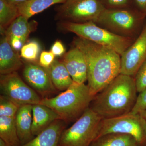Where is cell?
<instances>
[{"label": "cell", "mask_w": 146, "mask_h": 146, "mask_svg": "<svg viewBox=\"0 0 146 146\" xmlns=\"http://www.w3.org/2000/svg\"><path fill=\"white\" fill-rule=\"evenodd\" d=\"M73 44L85 57L87 85L90 94L95 96L120 74L121 55L111 49L78 36L74 38Z\"/></svg>", "instance_id": "1"}, {"label": "cell", "mask_w": 146, "mask_h": 146, "mask_svg": "<svg viewBox=\"0 0 146 146\" xmlns=\"http://www.w3.org/2000/svg\"><path fill=\"white\" fill-rule=\"evenodd\" d=\"M137 93L134 78L120 74L94 96L89 108L102 119L125 115L134 107Z\"/></svg>", "instance_id": "2"}, {"label": "cell", "mask_w": 146, "mask_h": 146, "mask_svg": "<svg viewBox=\"0 0 146 146\" xmlns=\"http://www.w3.org/2000/svg\"><path fill=\"white\" fill-rule=\"evenodd\" d=\"M94 97L87 84L74 82L56 96L43 98L39 104L52 109L65 122H72L76 121L89 108Z\"/></svg>", "instance_id": "3"}, {"label": "cell", "mask_w": 146, "mask_h": 146, "mask_svg": "<svg viewBox=\"0 0 146 146\" xmlns=\"http://www.w3.org/2000/svg\"><path fill=\"white\" fill-rule=\"evenodd\" d=\"M145 17L132 8L105 9L95 23L119 36L136 39Z\"/></svg>", "instance_id": "4"}, {"label": "cell", "mask_w": 146, "mask_h": 146, "mask_svg": "<svg viewBox=\"0 0 146 146\" xmlns=\"http://www.w3.org/2000/svg\"><path fill=\"white\" fill-rule=\"evenodd\" d=\"M59 27L62 30L111 49L121 56L136 40L119 36L92 22L77 23L62 21Z\"/></svg>", "instance_id": "5"}, {"label": "cell", "mask_w": 146, "mask_h": 146, "mask_svg": "<svg viewBox=\"0 0 146 146\" xmlns=\"http://www.w3.org/2000/svg\"><path fill=\"white\" fill-rule=\"evenodd\" d=\"M102 119L90 108L63 131L58 146H89L98 136Z\"/></svg>", "instance_id": "6"}, {"label": "cell", "mask_w": 146, "mask_h": 146, "mask_svg": "<svg viewBox=\"0 0 146 146\" xmlns=\"http://www.w3.org/2000/svg\"><path fill=\"white\" fill-rule=\"evenodd\" d=\"M110 133L128 134L135 138L138 146H146V124L140 113L130 112L116 117L102 119L97 138Z\"/></svg>", "instance_id": "7"}, {"label": "cell", "mask_w": 146, "mask_h": 146, "mask_svg": "<svg viewBox=\"0 0 146 146\" xmlns=\"http://www.w3.org/2000/svg\"><path fill=\"white\" fill-rule=\"evenodd\" d=\"M105 9L100 0H67L56 8V19L60 22L95 23Z\"/></svg>", "instance_id": "8"}, {"label": "cell", "mask_w": 146, "mask_h": 146, "mask_svg": "<svg viewBox=\"0 0 146 146\" xmlns=\"http://www.w3.org/2000/svg\"><path fill=\"white\" fill-rule=\"evenodd\" d=\"M1 95L21 106L40 103L42 99L34 89L26 84L16 72L1 75Z\"/></svg>", "instance_id": "9"}, {"label": "cell", "mask_w": 146, "mask_h": 146, "mask_svg": "<svg viewBox=\"0 0 146 146\" xmlns=\"http://www.w3.org/2000/svg\"><path fill=\"white\" fill-rule=\"evenodd\" d=\"M146 59V24L134 42L121 56L120 74L134 78Z\"/></svg>", "instance_id": "10"}, {"label": "cell", "mask_w": 146, "mask_h": 146, "mask_svg": "<svg viewBox=\"0 0 146 146\" xmlns=\"http://www.w3.org/2000/svg\"><path fill=\"white\" fill-rule=\"evenodd\" d=\"M26 81L36 93L47 96L56 91L46 68L34 63H26L23 71Z\"/></svg>", "instance_id": "11"}, {"label": "cell", "mask_w": 146, "mask_h": 146, "mask_svg": "<svg viewBox=\"0 0 146 146\" xmlns=\"http://www.w3.org/2000/svg\"><path fill=\"white\" fill-rule=\"evenodd\" d=\"M37 26L36 21L29 22L27 18L20 15L1 33L5 35L12 48L18 51L25 45L30 33L36 29Z\"/></svg>", "instance_id": "12"}, {"label": "cell", "mask_w": 146, "mask_h": 146, "mask_svg": "<svg viewBox=\"0 0 146 146\" xmlns=\"http://www.w3.org/2000/svg\"><path fill=\"white\" fill-rule=\"evenodd\" d=\"M63 62L73 81L84 83L87 80V68L83 53L77 47H73L64 54Z\"/></svg>", "instance_id": "13"}, {"label": "cell", "mask_w": 146, "mask_h": 146, "mask_svg": "<svg viewBox=\"0 0 146 146\" xmlns=\"http://www.w3.org/2000/svg\"><path fill=\"white\" fill-rule=\"evenodd\" d=\"M0 42V73L7 74L16 72L23 65L21 56L11 46L4 34Z\"/></svg>", "instance_id": "14"}, {"label": "cell", "mask_w": 146, "mask_h": 146, "mask_svg": "<svg viewBox=\"0 0 146 146\" xmlns=\"http://www.w3.org/2000/svg\"><path fill=\"white\" fill-rule=\"evenodd\" d=\"M65 123L61 119L55 121L30 141L19 146H58L61 133L65 129Z\"/></svg>", "instance_id": "15"}, {"label": "cell", "mask_w": 146, "mask_h": 146, "mask_svg": "<svg viewBox=\"0 0 146 146\" xmlns=\"http://www.w3.org/2000/svg\"><path fill=\"white\" fill-rule=\"evenodd\" d=\"M32 116L31 131L34 136H37L55 121L61 120L52 109L40 104L33 105Z\"/></svg>", "instance_id": "16"}, {"label": "cell", "mask_w": 146, "mask_h": 146, "mask_svg": "<svg viewBox=\"0 0 146 146\" xmlns=\"http://www.w3.org/2000/svg\"><path fill=\"white\" fill-rule=\"evenodd\" d=\"M32 105L26 104L21 106L15 117L17 133L21 145L28 143L34 137L31 131Z\"/></svg>", "instance_id": "17"}, {"label": "cell", "mask_w": 146, "mask_h": 146, "mask_svg": "<svg viewBox=\"0 0 146 146\" xmlns=\"http://www.w3.org/2000/svg\"><path fill=\"white\" fill-rule=\"evenodd\" d=\"M46 69L56 90L65 91L74 83L63 61L55 59L49 68Z\"/></svg>", "instance_id": "18"}, {"label": "cell", "mask_w": 146, "mask_h": 146, "mask_svg": "<svg viewBox=\"0 0 146 146\" xmlns=\"http://www.w3.org/2000/svg\"><path fill=\"white\" fill-rule=\"evenodd\" d=\"M89 146H138V144L128 134L110 133L97 138Z\"/></svg>", "instance_id": "19"}, {"label": "cell", "mask_w": 146, "mask_h": 146, "mask_svg": "<svg viewBox=\"0 0 146 146\" xmlns=\"http://www.w3.org/2000/svg\"><path fill=\"white\" fill-rule=\"evenodd\" d=\"M67 0H28L17 6L20 15L28 19L56 4H63Z\"/></svg>", "instance_id": "20"}, {"label": "cell", "mask_w": 146, "mask_h": 146, "mask_svg": "<svg viewBox=\"0 0 146 146\" xmlns=\"http://www.w3.org/2000/svg\"><path fill=\"white\" fill-rule=\"evenodd\" d=\"M0 138L8 146L21 145L17 133L15 117L0 116Z\"/></svg>", "instance_id": "21"}, {"label": "cell", "mask_w": 146, "mask_h": 146, "mask_svg": "<svg viewBox=\"0 0 146 146\" xmlns=\"http://www.w3.org/2000/svg\"><path fill=\"white\" fill-rule=\"evenodd\" d=\"M20 16L18 7L5 0H0L1 31H5L14 20Z\"/></svg>", "instance_id": "22"}, {"label": "cell", "mask_w": 146, "mask_h": 146, "mask_svg": "<svg viewBox=\"0 0 146 146\" xmlns=\"http://www.w3.org/2000/svg\"><path fill=\"white\" fill-rule=\"evenodd\" d=\"M41 48L39 43L31 41L22 47L21 50V56L27 61L33 63L39 58Z\"/></svg>", "instance_id": "23"}, {"label": "cell", "mask_w": 146, "mask_h": 146, "mask_svg": "<svg viewBox=\"0 0 146 146\" xmlns=\"http://www.w3.org/2000/svg\"><path fill=\"white\" fill-rule=\"evenodd\" d=\"M20 106L5 96H0V116L15 117Z\"/></svg>", "instance_id": "24"}, {"label": "cell", "mask_w": 146, "mask_h": 146, "mask_svg": "<svg viewBox=\"0 0 146 146\" xmlns=\"http://www.w3.org/2000/svg\"><path fill=\"white\" fill-rule=\"evenodd\" d=\"M134 78L138 93L146 89V59L138 69Z\"/></svg>", "instance_id": "25"}, {"label": "cell", "mask_w": 146, "mask_h": 146, "mask_svg": "<svg viewBox=\"0 0 146 146\" xmlns=\"http://www.w3.org/2000/svg\"><path fill=\"white\" fill-rule=\"evenodd\" d=\"M105 9L131 8V0H100Z\"/></svg>", "instance_id": "26"}, {"label": "cell", "mask_w": 146, "mask_h": 146, "mask_svg": "<svg viewBox=\"0 0 146 146\" xmlns=\"http://www.w3.org/2000/svg\"><path fill=\"white\" fill-rule=\"evenodd\" d=\"M146 108V89L139 93L135 106L131 112L141 114Z\"/></svg>", "instance_id": "27"}, {"label": "cell", "mask_w": 146, "mask_h": 146, "mask_svg": "<svg viewBox=\"0 0 146 146\" xmlns=\"http://www.w3.org/2000/svg\"><path fill=\"white\" fill-rule=\"evenodd\" d=\"M55 56L51 52L44 51L39 56V65L46 69L49 68L55 60Z\"/></svg>", "instance_id": "28"}, {"label": "cell", "mask_w": 146, "mask_h": 146, "mask_svg": "<svg viewBox=\"0 0 146 146\" xmlns=\"http://www.w3.org/2000/svg\"><path fill=\"white\" fill-rule=\"evenodd\" d=\"M131 8L146 16V0H131Z\"/></svg>", "instance_id": "29"}, {"label": "cell", "mask_w": 146, "mask_h": 146, "mask_svg": "<svg viewBox=\"0 0 146 146\" xmlns=\"http://www.w3.org/2000/svg\"><path fill=\"white\" fill-rule=\"evenodd\" d=\"M50 51L55 56H61L65 54V49L62 42L57 40L53 44Z\"/></svg>", "instance_id": "30"}, {"label": "cell", "mask_w": 146, "mask_h": 146, "mask_svg": "<svg viewBox=\"0 0 146 146\" xmlns=\"http://www.w3.org/2000/svg\"><path fill=\"white\" fill-rule=\"evenodd\" d=\"M7 3L13 5L17 6L26 2L28 0H5Z\"/></svg>", "instance_id": "31"}, {"label": "cell", "mask_w": 146, "mask_h": 146, "mask_svg": "<svg viewBox=\"0 0 146 146\" xmlns=\"http://www.w3.org/2000/svg\"><path fill=\"white\" fill-rule=\"evenodd\" d=\"M141 114L142 115L143 117L146 124V108L142 113H141Z\"/></svg>", "instance_id": "32"}, {"label": "cell", "mask_w": 146, "mask_h": 146, "mask_svg": "<svg viewBox=\"0 0 146 146\" xmlns=\"http://www.w3.org/2000/svg\"><path fill=\"white\" fill-rule=\"evenodd\" d=\"M0 146H8L2 139L0 138Z\"/></svg>", "instance_id": "33"}]
</instances>
